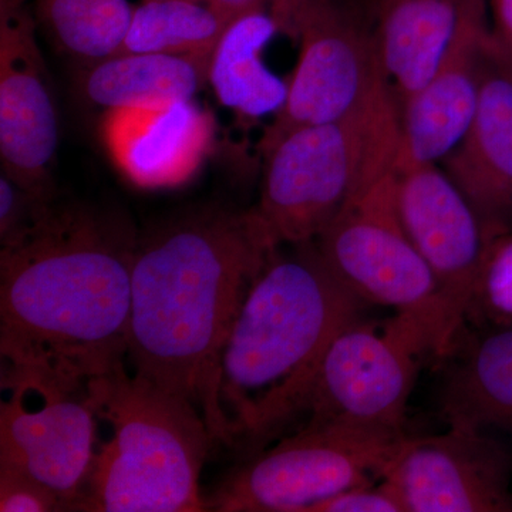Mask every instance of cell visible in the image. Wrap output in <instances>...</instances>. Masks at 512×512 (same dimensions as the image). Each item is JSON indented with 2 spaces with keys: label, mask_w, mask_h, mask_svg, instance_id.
Here are the masks:
<instances>
[{
  "label": "cell",
  "mask_w": 512,
  "mask_h": 512,
  "mask_svg": "<svg viewBox=\"0 0 512 512\" xmlns=\"http://www.w3.org/2000/svg\"><path fill=\"white\" fill-rule=\"evenodd\" d=\"M272 244L254 211L200 205L138 232L131 271V372L197 407L231 444L220 404L232 325Z\"/></svg>",
  "instance_id": "6da1fadb"
},
{
  "label": "cell",
  "mask_w": 512,
  "mask_h": 512,
  "mask_svg": "<svg viewBox=\"0 0 512 512\" xmlns=\"http://www.w3.org/2000/svg\"><path fill=\"white\" fill-rule=\"evenodd\" d=\"M137 237L120 212L55 202L0 249L3 375L84 387L124 365Z\"/></svg>",
  "instance_id": "7a4b0ae2"
},
{
  "label": "cell",
  "mask_w": 512,
  "mask_h": 512,
  "mask_svg": "<svg viewBox=\"0 0 512 512\" xmlns=\"http://www.w3.org/2000/svg\"><path fill=\"white\" fill-rule=\"evenodd\" d=\"M278 247L242 303L221 359L220 404L232 443H262L301 413L332 340L366 302L315 242Z\"/></svg>",
  "instance_id": "3957f363"
},
{
  "label": "cell",
  "mask_w": 512,
  "mask_h": 512,
  "mask_svg": "<svg viewBox=\"0 0 512 512\" xmlns=\"http://www.w3.org/2000/svg\"><path fill=\"white\" fill-rule=\"evenodd\" d=\"M86 393L111 434L73 511L208 510L200 477L214 437L194 404L124 365L90 379Z\"/></svg>",
  "instance_id": "277c9868"
},
{
  "label": "cell",
  "mask_w": 512,
  "mask_h": 512,
  "mask_svg": "<svg viewBox=\"0 0 512 512\" xmlns=\"http://www.w3.org/2000/svg\"><path fill=\"white\" fill-rule=\"evenodd\" d=\"M399 154L400 137L377 154L316 245L360 299L419 319L433 335L434 356L446 357L457 342L446 305L397 210Z\"/></svg>",
  "instance_id": "5b68a950"
},
{
  "label": "cell",
  "mask_w": 512,
  "mask_h": 512,
  "mask_svg": "<svg viewBox=\"0 0 512 512\" xmlns=\"http://www.w3.org/2000/svg\"><path fill=\"white\" fill-rule=\"evenodd\" d=\"M399 136L392 96L369 113L295 128L262 148L261 198L252 211L272 244L318 241L377 154Z\"/></svg>",
  "instance_id": "8992f818"
},
{
  "label": "cell",
  "mask_w": 512,
  "mask_h": 512,
  "mask_svg": "<svg viewBox=\"0 0 512 512\" xmlns=\"http://www.w3.org/2000/svg\"><path fill=\"white\" fill-rule=\"evenodd\" d=\"M268 6L301 52L259 150L295 128L353 119L394 96L373 25L355 0H269Z\"/></svg>",
  "instance_id": "52a82bcc"
},
{
  "label": "cell",
  "mask_w": 512,
  "mask_h": 512,
  "mask_svg": "<svg viewBox=\"0 0 512 512\" xmlns=\"http://www.w3.org/2000/svg\"><path fill=\"white\" fill-rule=\"evenodd\" d=\"M433 353L424 323L397 312L383 322L356 320L326 349L302 412L308 424H332L402 437L420 359Z\"/></svg>",
  "instance_id": "ba28073f"
},
{
  "label": "cell",
  "mask_w": 512,
  "mask_h": 512,
  "mask_svg": "<svg viewBox=\"0 0 512 512\" xmlns=\"http://www.w3.org/2000/svg\"><path fill=\"white\" fill-rule=\"evenodd\" d=\"M404 437L306 423L225 478L208 510L308 512L340 491L382 480Z\"/></svg>",
  "instance_id": "9c48e42d"
},
{
  "label": "cell",
  "mask_w": 512,
  "mask_h": 512,
  "mask_svg": "<svg viewBox=\"0 0 512 512\" xmlns=\"http://www.w3.org/2000/svg\"><path fill=\"white\" fill-rule=\"evenodd\" d=\"M2 386L10 393L0 404V464L37 478L73 511L99 446L86 386L13 375Z\"/></svg>",
  "instance_id": "30bf717a"
},
{
  "label": "cell",
  "mask_w": 512,
  "mask_h": 512,
  "mask_svg": "<svg viewBox=\"0 0 512 512\" xmlns=\"http://www.w3.org/2000/svg\"><path fill=\"white\" fill-rule=\"evenodd\" d=\"M512 456L487 431L404 437L380 483L403 512H512Z\"/></svg>",
  "instance_id": "8fae6325"
},
{
  "label": "cell",
  "mask_w": 512,
  "mask_h": 512,
  "mask_svg": "<svg viewBox=\"0 0 512 512\" xmlns=\"http://www.w3.org/2000/svg\"><path fill=\"white\" fill-rule=\"evenodd\" d=\"M400 220L439 285L454 339L473 312L490 235L473 205L440 164L400 163Z\"/></svg>",
  "instance_id": "7c38bea8"
},
{
  "label": "cell",
  "mask_w": 512,
  "mask_h": 512,
  "mask_svg": "<svg viewBox=\"0 0 512 512\" xmlns=\"http://www.w3.org/2000/svg\"><path fill=\"white\" fill-rule=\"evenodd\" d=\"M28 0H0V161L23 190L56 200L59 126Z\"/></svg>",
  "instance_id": "4fadbf2b"
},
{
  "label": "cell",
  "mask_w": 512,
  "mask_h": 512,
  "mask_svg": "<svg viewBox=\"0 0 512 512\" xmlns=\"http://www.w3.org/2000/svg\"><path fill=\"white\" fill-rule=\"evenodd\" d=\"M210 111L191 101L107 110L101 137L130 183L147 190L178 187L198 173L214 141Z\"/></svg>",
  "instance_id": "5bb4252c"
},
{
  "label": "cell",
  "mask_w": 512,
  "mask_h": 512,
  "mask_svg": "<svg viewBox=\"0 0 512 512\" xmlns=\"http://www.w3.org/2000/svg\"><path fill=\"white\" fill-rule=\"evenodd\" d=\"M485 28V0H377V55L397 101L421 89Z\"/></svg>",
  "instance_id": "9a60e30c"
},
{
  "label": "cell",
  "mask_w": 512,
  "mask_h": 512,
  "mask_svg": "<svg viewBox=\"0 0 512 512\" xmlns=\"http://www.w3.org/2000/svg\"><path fill=\"white\" fill-rule=\"evenodd\" d=\"M493 59L490 26L458 47L439 72L399 101L400 163L441 164L467 136Z\"/></svg>",
  "instance_id": "2e32d148"
},
{
  "label": "cell",
  "mask_w": 512,
  "mask_h": 512,
  "mask_svg": "<svg viewBox=\"0 0 512 512\" xmlns=\"http://www.w3.org/2000/svg\"><path fill=\"white\" fill-rule=\"evenodd\" d=\"M491 238L512 232V74L493 55L473 124L441 163Z\"/></svg>",
  "instance_id": "e0dca14e"
},
{
  "label": "cell",
  "mask_w": 512,
  "mask_h": 512,
  "mask_svg": "<svg viewBox=\"0 0 512 512\" xmlns=\"http://www.w3.org/2000/svg\"><path fill=\"white\" fill-rule=\"evenodd\" d=\"M211 57L121 53L83 66L77 86L106 110L191 101L208 83Z\"/></svg>",
  "instance_id": "ac0fdd59"
},
{
  "label": "cell",
  "mask_w": 512,
  "mask_h": 512,
  "mask_svg": "<svg viewBox=\"0 0 512 512\" xmlns=\"http://www.w3.org/2000/svg\"><path fill=\"white\" fill-rule=\"evenodd\" d=\"M279 32L274 13L262 6L229 23L212 53L208 83L222 106L242 119L275 116L288 97V82L264 60L265 47Z\"/></svg>",
  "instance_id": "d6986e66"
},
{
  "label": "cell",
  "mask_w": 512,
  "mask_h": 512,
  "mask_svg": "<svg viewBox=\"0 0 512 512\" xmlns=\"http://www.w3.org/2000/svg\"><path fill=\"white\" fill-rule=\"evenodd\" d=\"M440 403L448 426L512 437V328L468 346L448 370Z\"/></svg>",
  "instance_id": "ffe728a7"
},
{
  "label": "cell",
  "mask_w": 512,
  "mask_h": 512,
  "mask_svg": "<svg viewBox=\"0 0 512 512\" xmlns=\"http://www.w3.org/2000/svg\"><path fill=\"white\" fill-rule=\"evenodd\" d=\"M229 23L195 0H144L134 8L121 53L211 57Z\"/></svg>",
  "instance_id": "44dd1931"
},
{
  "label": "cell",
  "mask_w": 512,
  "mask_h": 512,
  "mask_svg": "<svg viewBox=\"0 0 512 512\" xmlns=\"http://www.w3.org/2000/svg\"><path fill=\"white\" fill-rule=\"evenodd\" d=\"M57 47L83 66L116 55L130 28L128 0H36Z\"/></svg>",
  "instance_id": "7402d4cb"
},
{
  "label": "cell",
  "mask_w": 512,
  "mask_h": 512,
  "mask_svg": "<svg viewBox=\"0 0 512 512\" xmlns=\"http://www.w3.org/2000/svg\"><path fill=\"white\" fill-rule=\"evenodd\" d=\"M473 312L495 323L512 322V232L495 235L488 242Z\"/></svg>",
  "instance_id": "603a6c76"
},
{
  "label": "cell",
  "mask_w": 512,
  "mask_h": 512,
  "mask_svg": "<svg viewBox=\"0 0 512 512\" xmlns=\"http://www.w3.org/2000/svg\"><path fill=\"white\" fill-rule=\"evenodd\" d=\"M55 201L37 197L0 175V245L9 247L32 232L43 221Z\"/></svg>",
  "instance_id": "cb8c5ba5"
},
{
  "label": "cell",
  "mask_w": 512,
  "mask_h": 512,
  "mask_svg": "<svg viewBox=\"0 0 512 512\" xmlns=\"http://www.w3.org/2000/svg\"><path fill=\"white\" fill-rule=\"evenodd\" d=\"M0 511H66L62 498L18 467L0 464Z\"/></svg>",
  "instance_id": "d4e9b609"
},
{
  "label": "cell",
  "mask_w": 512,
  "mask_h": 512,
  "mask_svg": "<svg viewBox=\"0 0 512 512\" xmlns=\"http://www.w3.org/2000/svg\"><path fill=\"white\" fill-rule=\"evenodd\" d=\"M308 512H403L382 483L359 485L313 504Z\"/></svg>",
  "instance_id": "484cf974"
},
{
  "label": "cell",
  "mask_w": 512,
  "mask_h": 512,
  "mask_svg": "<svg viewBox=\"0 0 512 512\" xmlns=\"http://www.w3.org/2000/svg\"><path fill=\"white\" fill-rule=\"evenodd\" d=\"M494 28L491 49L498 64L512 74V0H491Z\"/></svg>",
  "instance_id": "4316f807"
},
{
  "label": "cell",
  "mask_w": 512,
  "mask_h": 512,
  "mask_svg": "<svg viewBox=\"0 0 512 512\" xmlns=\"http://www.w3.org/2000/svg\"><path fill=\"white\" fill-rule=\"evenodd\" d=\"M210 6L225 22L231 23L252 10L268 5L269 0H195Z\"/></svg>",
  "instance_id": "83f0119b"
}]
</instances>
